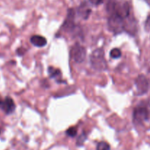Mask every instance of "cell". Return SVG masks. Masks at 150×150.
Segmentation results:
<instances>
[{"instance_id": "ac0fdd59", "label": "cell", "mask_w": 150, "mask_h": 150, "mask_svg": "<svg viewBox=\"0 0 150 150\" xmlns=\"http://www.w3.org/2000/svg\"><path fill=\"white\" fill-rule=\"evenodd\" d=\"M0 134H1V130H0Z\"/></svg>"}, {"instance_id": "2e32d148", "label": "cell", "mask_w": 150, "mask_h": 150, "mask_svg": "<svg viewBox=\"0 0 150 150\" xmlns=\"http://www.w3.org/2000/svg\"><path fill=\"white\" fill-rule=\"evenodd\" d=\"M26 50L25 49V48H22V47H21V48H18L17 50H16V53H17V54L18 56H22L23 55V54L26 53Z\"/></svg>"}, {"instance_id": "ba28073f", "label": "cell", "mask_w": 150, "mask_h": 150, "mask_svg": "<svg viewBox=\"0 0 150 150\" xmlns=\"http://www.w3.org/2000/svg\"><path fill=\"white\" fill-rule=\"evenodd\" d=\"M91 13H92V10L90 9V7H89L86 1L82 3L79 7L78 8V14L80 17H81L82 18L86 20L88 19V18L90 16Z\"/></svg>"}, {"instance_id": "9a60e30c", "label": "cell", "mask_w": 150, "mask_h": 150, "mask_svg": "<svg viewBox=\"0 0 150 150\" xmlns=\"http://www.w3.org/2000/svg\"><path fill=\"white\" fill-rule=\"evenodd\" d=\"M89 2L92 4H93L94 6H98L100 5L103 3L104 0H89Z\"/></svg>"}, {"instance_id": "7a4b0ae2", "label": "cell", "mask_w": 150, "mask_h": 150, "mask_svg": "<svg viewBox=\"0 0 150 150\" xmlns=\"http://www.w3.org/2000/svg\"><path fill=\"white\" fill-rule=\"evenodd\" d=\"M91 66L95 70L104 71L107 69V62L103 48H96L90 55Z\"/></svg>"}, {"instance_id": "7c38bea8", "label": "cell", "mask_w": 150, "mask_h": 150, "mask_svg": "<svg viewBox=\"0 0 150 150\" xmlns=\"http://www.w3.org/2000/svg\"><path fill=\"white\" fill-rule=\"evenodd\" d=\"M122 56V52L119 48H113L110 51V57L112 59H119Z\"/></svg>"}, {"instance_id": "8992f818", "label": "cell", "mask_w": 150, "mask_h": 150, "mask_svg": "<svg viewBox=\"0 0 150 150\" xmlns=\"http://www.w3.org/2000/svg\"><path fill=\"white\" fill-rule=\"evenodd\" d=\"M62 27L64 30L67 32H75L76 30V26L75 24V11L73 9L70 8L67 10V17L63 23Z\"/></svg>"}, {"instance_id": "9c48e42d", "label": "cell", "mask_w": 150, "mask_h": 150, "mask_svg": "<svg viewBox=\"0 0 150 150\" xmlns=\"http://www.w3.org/2000/svg\"><path fill=\"white\" fill-rule=\"evenodd\" d=\"M30 42L36 47H43L47 44V40L41 35H35L31 37Z\"/></svg>"}, {"instance_id": "5bb4252c", "label": "cell", "mask_w": 150, "mask_h": 150, "mask_svg": "<svg viewBox=\"0 0 150 150\" xmlns=\"http://www.w3.org/2000/svg\"><path fill=\"white\" fill-rule=\"evenodd\" d=\"M77 133H78V130L77 128L75 127H71L66 130V135H67V136H69V137H71V138L75 137V136L77 135Z\"/></svg>"}, {"instance_id": "5b68a950", "label": "cell", "mask_w": 150, "mask_h": 150, "mask_svg": "<svg viewBox=\"0 0 150 150\" xmlns=\"http://www.w3.org/2000/svg\"><path fill=\"white\" fill-rule=\"evenodd\" d=\"M138 95H143L148 92L149 88V79L144 75H139L135 81Z\"/></svg>"}, {"instance_id": "6da1fadb", "label": "cell", "mask_w": 150, "mask_h": 150, "mask_svg": "<svg viewBox=\"0 0 150 150\" xmlns=\"http://www.w3.org/2000/svg\"><path fill=\"white\" fill-rule=\"evenodd\" d=\"M106 8L109 14H116L125 20L130 17V6L126 0H108Z\"/></svg>"}, {"instance_id": "52a82bcc", "label": "cell", "mask_w": 150, "mask_h": 150, "mask_svg": "<svg viewBox=\"0 0 150 150\" xmlns=\"http://www.w3.org/2000/svg\"><path fill=\"white\" fill-rule=\"evenodd\" d=\"M0 108L6 114H10L14 112L16 109V105L10 97H6L4 100H0Z\"/></svg>"}, {"instance_id": "30bf717a", "label": "cell", "mask_w": 150, "mask_h": 150, "mask_svg": "<svg viewBox=\"0 0 150 150\" xmlns=\"http://www.w3.org/2000/svg\"><path fill=\"white\" fill-rule=\"evenodd\" d=\"M48 73H49L50 77L52 79H57V82L59 81V78L61 77L62 73L59 69L54 68L53 67H48Z\"/></svg>"}, {"instance_id": "8fae6325", "label": "cell", "mask_w": 150, "mask_h": 150, "mask_svg": "<svg viewBox=\"0 0 150 150\" xmlns=\"http://www.w3.org/2000/svg\"><path fill=\"white\" fill-rule=\"evenodd\" d=\"M87 139V134H86L85 132H83L80 136H79V138L77 139V141H76V145L77 146H82L84 143L85 141Z\"/></svg>"}, {"instance_id": "3957f363", "label": "cell", "mask_w": 150, "mask_h": 150, "mask_svg": "<svg viewBox=\"0 0 150 150\" xmlns=\"http://www.w3.org/2000/svg\"><path fill=\"white\" fill-rule=\"evenodd\" d=\"M125 19L116 14H110L108 19V26L110 30L116 35L125 31Z\"/></svg>"}, {"instance_id": "4fadbf2b", "label": "cell", "mask_w": 150, "mask_h": 150, "mask_svg": "<svg viewBox=\"0 0 150 150\" xmlns=\"http://www.w3.org/2000/svg\"><path fill=\"white\" fill-rule=\"evenodd\" d=\"M110 145L105 142H100L98 144L96 150H110Z\"/></svg>"}, {"instance_id": "277c9868", "label": "cell", "mask_w": 150, "mask_h": 150, "mask_svg": "<svg viewBox=\"0 0 150 150\" xmlns=\"http://www.w3.org/2000/svg\"><path fill=\"white\" fill-rule=\"evenodd\" d=\"M86 48L79 43H76L70 50V56L76 63H82L86 59Z\"/></svg>"}, {"instance_id": "e0dca14e", "label": "cell", "mask_w": 150, "mask_h": 150, "mask_svg": "<svg viewBox=\"0 0 150 150\" xmlns=\"http://www.w3.org/2000/svg\"><path fill=\"white\" fill-rule=\"evenodd\" d=\"M145 27H146V30H148L150 32V15L148 16L147 19L146 21V23H145Z\"/></svg>"}]
</instances>
